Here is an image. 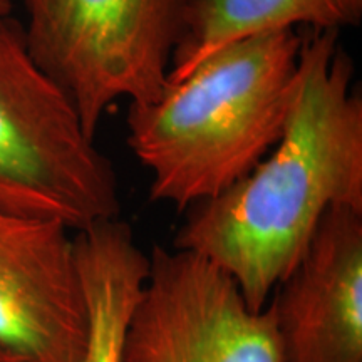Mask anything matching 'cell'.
I'll return each instance as SVG.
<instances>
[{"label":"cell","instance_id":"cell-1","mask_svg":"<svg viewBox=\"0 0 362 362\" xmlns=\"http://www.w3.org/2000/svg\"><path fill=\"white\" fill-rule=\"evenodd\" d=\"M339 33L302 34L279 141L237 183L188 208L173 247L232 277L253 310L300 260L334 206L362 210V96Z\"/></svg>","mask_w":362,"mask_h":362},{"label":"cell","instance_id":"cell-2","mask_svg":"<svg viewBox=\"0 0 362 362\" xmlns=\"http://www.w3.org/2000/svg\"><path fill=\"white\" fill-rule=\"evenodd\" d=\"M302 35L259 34L210 54L151 101L129 104L128 144L149 197L188 210L243 178L291 112Z\"/></svg>","mask_w":362,"mask_h":362},{"label":"cell","instance_id":"cell-3","mask_svg":"<svg viewBox=\"0 0 362 362\" xmlns=\"http://www.w3.org/2000/svg\"><path fill=\"white\" fill-rule=\"evenodd\" d=\"M119 210L111 161L0 8V211L79 232Z\"/></svg>","mask_w":362,"mask_h":362},{"label":"cell","instance_id":"cell-4","mask_svg":"<svg viewBox=\"0 0 362 362\" xmlns=\"http://www.w3.org/2000/svg\"><path fill=\"white\" fill-rule=\"evenodd\" d=\"M189 0H24L25 42L96 134L112 103L158 98Z\"/></svg>","mask_w":362,"mask_h":362},{"label":"cell","instance_id":"cell-5","mask_svg":"<svg viewBox=\"0 0 362 362\" xmlns=\"http://www.w3.org/2000/svg\"><path fill=\"white\" fill-rule=\"evenodd\" d=\"M119 362H285L270 307L198 253L156 245L126 322Z\"/></svg>","mask_w":362,"mask_h":362},{"label":"cell","instance_id":"cell-6","mask_svg":"<svg viewBox=\"0 0 362 362\" xmlns=\"http://www.w3.org/2000/svg\"><path fill=\"white\" fill-rule=\"evenodd\" d=\"M86 342L74 232L0 211V346L35 362H79Z\"/></svg>","mask_w":362,"mask_h":362},{"label":"cell","instance_id":"cell-7","mask_svg":"<svg viewBox=\"0 0 362 362\" xmlns=\"http://www.w3.org/2000/svg\"><path fill=\"white\" fill-rule=\"evenodd\" d=\"M267 305L285 362H362V210L330 208Z\"/></svg>","mask_w":362,"mask_h":362},{"label":"cell","instance_id":"cell-8","mask_svg":"<svg viewBox=\"0 0 362 362\" xmlns=\"http://www.w3.org/2000/svg\"><path fill=\"white\" fill-rule=\"evenodd\" d=\"M361 19L362 0H189L168 83L185 78L218 49L252 35L297 27L341 33Z\"/></svg>","mask_w":362,"mask_h":362},{"label":"cell","instance_id":"cell-9","mask_svg":"<svg viewBox=\"0 0 362 362\" xmlns=\"http://www.w3.org/2000/svg\"><path fill=\"white\" fill-rule=\"evenodd\" d=\"M76 255L88 305V342L79 362H119L126 322L146 277L148 253L126 221L110 220L76 233Z\"/></svg>","mask_w":362,"mask_h":362},{"label":"cell","instance_id":"cell-10","mask_svg":"<svg viewBox=\"0 0 362 362\" xmlns=\"http://www.w3.org/2000/svg\"><path fill=\"white\" fill-rule=\"evenodd\" d=\"M0 362H35V361L17 354V352L7 349V347L0 346Z\"/></svg>","mask_w":362,"mask_h":362},{"label":"cell","instance_id":"cell-11","mask_svg":"<svg viewBox=\"0 0 362 362\" xmlns=\"http://www.w3.org/2000/svg\"><path fill=\"white\" fill-rule=\"evenodd\" d=\"M0 8H2V11H11V2H8V0H0Z\"/></svg>","mask_w":362,"mask_h":362}]
</instances>
